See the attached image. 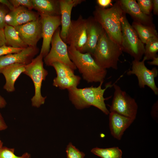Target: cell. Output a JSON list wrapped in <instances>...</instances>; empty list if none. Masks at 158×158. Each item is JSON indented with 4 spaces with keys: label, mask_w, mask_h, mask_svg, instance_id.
Here are the masks:
<instances>
[{
    "label": "cell",
    "mask_w": 158,
    "mask_h": 158,
    "mask_svg": "<svg viewBox=\"0 0 158 158\" xmlns=\"http://www.w3.org/2000/svg\"><path fill=\"white\" fill-rule=\"evenodd\" d=\"M104 81L100 83L97 87H90L83 88L73 87L68 90L70 100L77 109H81L93 106L97 107L106 115L109 114V111L107 108L105 103L106 99L104 97L106 90L113 86L109 82L105 88H102Z\"/></svg>",
    "instance_id": "1"
},
{
    "label": "cell",
    "mask_w": 158,
    "mask_h": 158,
    "mask_svg": "<svg viewBox=\"0 0 158 158\" xmlns=\"http://www.w3.org/2000/svg\"><path fill=\"white\" fill-rule=\"evenodd\" d=\"M114 92L109 112L116 113L134 120L138 106L135 100L118 85L114 84Z\"/></svg>",
    "instance_id": "7"
},
{
    "label": "cell",
    "mask_w": 158,
    "mask_h": 158,
    "mask_svg": "<svg viewBox=\"0 0 158 158\" xmlns=\"http://www.w3.org/2000/svg\"><path fill=\"white\" fill-rule=\"evenodd\" d=\"M14 9L9 0H0V28L4 29L7 25L5 20L6 16L10 11Z\"/></svg>",
    "instance_id": "27"
},
{
    "label": "cell",
    "mask_w": 158,
    "mask_h": 158,
    "mask_svg": "<svg viewBox=\"0 0 158 158\" xmlns=\"http://www.w3.org/2000/svg\"><path fill=\"white\" fill-rule=\"evenodd\" d=\"M69 58L88 83L104 81L107 73L106 69L98 65L90 54L82 53L73 46H68Z\"/></svg>",
    "instance_id": "3"
},
{
    "label": "cell",
    "mask_w": 158,
    "mask_h": 158,
    "mask_svg": "<svg viewBox=\"0 0 158 158\" xmlns=\"http://www.w3.org/2000/svg\"><path fill=\"white\" fill-rule=\"evenodd\" d=\"M42 55L40 54L26 65L23 73L32 80L35 87V94L31 99L32 107L39 108L45 103L46 97H43L41 93L42 82L45 80L48 74V71L44 67Z\"/></svg>",
    "instance_id": "5"
},
{
    "label": "cell",
    "mask_w": 158,
    "mask_h": 158,
    "mask_svg": "<svg viewBox=\"0 0 158 158\" xmlns=\"http://www.w3.org/2000/svg\"><path fill=\"white\" fill-rule=\"evenodd\" d=\"M9 1L14 8L22 6L30 10L33 8L32 0H10Z\"/></svg>",
    "instance_id": "31"
},
{
    "label": "cell",
    "mask_w": 158,
    "mask_h": 158,
    "mask_svg": "<svg viewBox=\"0 0 158 158\" xmlns=\"http://www.w3.org/2000/svg\"><path fill=\"white\" fill-rule=\"evenodd\" d=\"M112 1L111 0H97V2L99 6L105 8L110 6H111L113 5Z\"/></svg>",
    "instance_id": "33"
},
{
    "label": "cell",
    "mask_w": 158,
    "mask_h": 158,
    "mask_svg": "<svg viewBox=\"0 0 158 158\" xmlns=\"http://www.w3.org/2000/svg\"><path fill=\"white\" fill-rule=\"evenodd\" d=\"M148 63L151 65L158 66V56H157L152 59V61H149Z\"/></svg>",
    "instance_id": "39"
},
{
    "label": "cell",
    "mask_w": 158,
    "mask_h": 158,
    "mask_svg": "<svg viewBox=\"0 0 158 158\" xmlns=\"http://www.w3.org/2000/svg\"><path fill=\"white\" fill-rule=\"evenodd\" d=\"M33 8L40 16H61L59 0H32Z\"/></svg>",
    "instance_id": "20"
},
{
    "label": "cell",
    "mask_w": 158,
    "mask_h": 158,
    "mask_svg": "<svg viewBox=\"0 0 158 158\" xmlns=\"http://www.w3.org/2000/svg\"><path fill=\"white\" fill-rule=\"evenodd\" d=\"M146 60L144 57L141 61L134 60L132 62L131 70L128 71V75H135L137 77L138 85L140 88H144L145 86L150 87L156 95H158V88L156 86L155 78L158 75V70L156 67L151 70L148 69L145 65Z\"/></svg>",
    "instance_id": "9"
},
{
    "label": "cell",
    "mask_w": 158,
    "mask_h": 158,
    "mask_svg": "<svg viewBox=\"0 0 158 158\" xmlns=\"http://www.w3.org/2000/svg\"><path fill=\"white\" fill-rule=\"evenodd\" d=\"M36 13L27 8L20 6L10 11L6 15V24L14 27L20 25L37 19L40 17Z\"/></svg>",
    "instance_id": "15"
},
{
    "label": "cell",
    "mask_w": 158,
    "mask_h": 158,
    "mask_svg": "<svg viewBox=\"0 0 158 158\" xmlns=\"http://www.w3.org/2000/svg\"><path fill=\"white\" fill-rule=\"evenodd\" d=\"M85 1L83 0H59L61 28L60 36L64 42L71 20L73 8Z\"/></svg>",
    "instance_id": "17"
},
{
    "label": "cell",
    "mask_w": 158,
    "mask_h": 158,
    "mask_svg": "<svg viewBox=\"0 0 158 158\" xmlns=\"http://www.w3.org/2000/svg\"><path fill=\"white\" fill-rule=\"evenodd\" d=\"M122 32L121 47L123 51L129 54L134 60L140 61L145 51V46L124 13L121 18Z\"/></svg>",
    "instance_id": "6"
},
{
    "label": "cell",
    "mask_w": 158,
    "mask_h": 158,
    "mask_svg": "<svg viewBox=\"0 0 158 158\" xmlns=\"http://www.w3.org/2000/svg\"><path fill=\"white\" fill-rule=\"evenodd\" d=\"M124 13L119 0L116 1L109 8L96 6L93 13L94 18L100 24L109 37L121 47V18Z\"/></svg>",
    "instance_id": "2"
},
{
    "label": "cell",
    "mask_w": 158,
    "mask_h": 158,
    "mask_svg": "<svg viewBox=\"0 0 158 158\" xmlns=\"http://www.w3.org/2000/svg\"><path fill=\"white\" fill-rule=\"evenodd\" d=\"M26 65L16 63L0 69V73L4 76L6 80V83L3 87L4 89L8 92L15 90V82L20 74L25 71Z\"/></svg>",
    "instance_id": "19"
},
{
    "label": "cell",
    "mask_w": 158,
    "mask_h": 158,
    "mask_svg": "<svg viewBox=\"0 0 158 158\" xmlns=\"http://www.w3.org/2000/svg\"><path fill=\"white\" fill-rule=\"evenodd\" d=\"M109 126L112 135L115 138L120 140L125 131L135 120L116 113L110 112Z\"/></svg>",
    "instance_id": "18"
},
{
    "label": "cell",
    "mask_w": 158,
    "mask_h": 158,
    "mask_svg": "<svg viewBox=\"0 0 158 158\" xmlns=\"http://www.w3.org/2000/svg\"><path fill=\"white\" fill-rule=\"evenodd\" d=\"M4 31L6 45L18 48L24 49L28 47L21 40L14 27L6 25Z\"/></svg>",
    "instance_id": "22"
},
{
    "label": "cell",
    "mask_w": 158,
    "mask_h": 158,
    "mask_svg": "<svg viewBox=\"0 0 158 158\" xmlns=\"http://www.w3.org/2000/svg\"><path fill=\"white\" fill-rule=\"evenodd\" d=\"M153 13L154 14L157 15L158 14V0H152Z\"/></svg>",
    "instance_id": "37"
},
{
    "label": "cell",
    "mask_w": 158,
    "mask_h": 158,
    "mask_svg": "<svg viewBox=\"0 0 158 158\" xmlns=\"http://www.w3.org/2000/svg\"><path fill=\"white\" fill-rule=\"evenodd\" d=\"M20 37L28 47H35L42 38L41 17L37 19L15 27Z\"/></svg>",
    "instance_id": "11"
},
{
    "label": "cell",
    "mask_w": 158,
    "mask_h": 158,
    "mask_svg": "<svg viewBox=\"0 0 158 158\" xmlns=\"http://www.w3.org/2000/svg\"><path fill=\"white\" fill-rule=\"evenodd\" d=\"M119 1L124 12L130 15L134 21L145 25H154L152 15L144 14L140 9L135 0H120Z\"/></svg>",
    "instance_id": "16"
},
{
    "label": "cell",
    "mask_w": 158,
    "mask_h": 158,
    "mask_svg": "<svg viewBox=\"0 0 158 158\" xmlns=\"http://www.w3.org/2000/svg\"><path fill=\"white\" fill-rule=\"evenodd\" d=\"M4 29L0 28V47L6 45Z\"/></svg>",
    "instance_id": "36"
},
{
    "label": "cell",
    "mask_w": 158,
    "mask_h": 158,
    "mask_svg": "<svg viewBox=\"0 0 158 158\" xmlns=\"http://www.w3.org/2000/svg\"><path fill=\"white\" fill-rule=\"evenodd\" d=\"M40 16L42 24L43 42L40 54L44 57L49 51L50 44L54 33L61 24V16Z\"/></svg>",
    "instance_id": "12"
},
{
    "label": "cell",
    "mask_w": 158,
    "mask_h": 158,
    "mask_svg": "<svg viewBox=\"0 0 158 158\" xmlns=\"http://www.w3.org/2000/svg\"><path fill=\"white\" fill-rule=\"evenodd\" d=\"M131 25L144 44H146L151 40L158 37V33L154 25H145L133 21Z\"/></svg>",
    "instance_id": "21"
},
{
    "label": "cell",
    "mask_w": 158,
    "mask_h": 158,
    "mask_svg": "<svg viewBox=\"0 0 158 158\" xmlns=\"http://www.w3.org/2000/svg\"><path fill=\"white\" fill-rule=\"evenodd\" d=\"M3 142L0 139V149L3 146Z\"/></svg>",
    "instance_id": "40"
},
{
    "label": "cell",
    "mask_w": 158,
    "mask_h": 158,
    "mask_svg": "<svg viewBox=\"0 0 158 158\" xmlns=\"http://www.w3.org/2000/svg\"><path fill=\"white\" fill-rule=\"evenodd\" d=\"M158 100L153 105L151 111V115L155 119L158 118Z\"/></svg>",
    "instance_id": "34"
},
{
    "label": "cell",
    "mask_w": 158,
    "mask_h": 158,
    "mask_svg": "<svg viewBox=\"0 0 158 158\" xmlns=\"http://www.w3.org/2000/svg\"><path fill=\"white\" fill-rule=\"evenodd\" d=\"M6 105L7 102L6 100L3 97L0 95V108H4Z\"/></svg>",
    "instance_id": "38"
},
{
    "label": "cell",
    "mask_w": 158,
    "mask_h": 158,
    "mask_svg": "<svg viewBox=\"0 0 158 158\" xmlns=\"http://www.w3.org/2000/svg\"><path fill=\"white\" fill-rule=\"evenodd\" d=\"M56 71L57 77H64L74 75V70L67 65L59 62H55L51 65Z\"/></svg>",
    "instance_id": "26"
},
{
    "label": "cell",
    "mask_w": 158,
    "mask_h": 158,
    "mask_svg": "<svg viewBox=\"0 0 158 158\" xmlns=\"http://www.w3.org/2000/svg\"><path fill=\"white\" fill-rule=\"evenodd\" d=\"M67 158H84L85 154L80 151L71 142L67 145L66 148Z\"/></svg>",
    "instance_id": "29"
},
{
    "label": "cell",
    "mask_w": 158,
    "mask_h": 158,
    "mask_svg": "<svg viewBox=\"0 0 158 158\" xmlns=\"http://www.w3.org/2000/svg\"><path fill=\"white\" fill-rule=\"evenodd\" d=\"M60 31L59 27L54 33L51 42V49L44 57V63L47 65L51 66L54 62H59L75 70L76 68L69 56L68 46L61 37Z\"/></svg>",
    "instance_id": "8"
},
{
    "label": "cell",
    "mask_w": 158,
    "mask_h": 158,
    "mask_svg": "<svg viewBox=\"0 0 158 158\" xmlns=\"http://www.w3.org/2000/svg\"><path fill=\"white\" fill-rule=\"evenodd\" d=\"M81 80L80 77L77 75L64 77H56L53 80V85L62 89L77 87Z\"/></svg>",
    "instance_id": "23"
},
{
    "label": "cell",
    "mask_w": 158,
    "mask_h": 158,
    "mask_svg": "<svg viewBox=\"0 0 158 158\" xmlns=\"http://www.w3.org/2000/svg\"><path fill=\"white\" fill-rule=\"evenodd\" d=\"M91 152L101 158H122V152L118 147L106 148L95 147Z\"/></svg>",
    "instance_id": "24"
},
{
    "label": "cell",
    "mask_w": 158,
    "mask_h": 158,
    "mask_svg": "<svg viewBox=\"0 0 158 158\" xmlns=\"http://www.w3.org/2000/svg\"><path fill=\"white\" fill-rule=\"evenodd\" d=\"M123 52L122 47L112 40L103 29L92 56L101 67L117 70Z\"/></svg>",
    "instance_id": "4"
},
{
    "label": "cell",
    "mask_w": 158,
    "mask_h": 158,
    "mask_svg": "<svg viewBox=\"0 0 158 158\" xmlns=\"http://www.w3.org/2000/svg\"><path fill=\"white\" fill-rule=\"evenodd\" d=\"M137 3L141 11L147 15H151L152 10L153 3L152 0H138Z\"/></svg>",
    "instance_id": "30"
},
{
    "label": "cell",
    "mask_w": 158,
    "mask_h": 158,
    "mask_svg": "<svg viewBox=\"0 0 158 158\" xmlns=\"http://www.w3.org/2000/svg\"><path fill=\"white\" fill-rule=\"evenodd\" d=\"M39 52L37 47H28L20 51L0 56V69L16 63L28 64Z\"/></svg>",
    "instance_id": "13"
},
{
    "label": "cell",
    "mask_w": 158,
    "mask_h": 158,
    "mask_svg": "<svg viewBox=\"0 0 158 158\" xmlns=\"http://www.w3.org/2000/svg\"><path fill=\"white\" fill-rule=\"evenodd\" d=\"M158 51V37L153 39L146 44L145 46L144 57L146 60L152 59L157 56Z\"/></svg>",
    "instance_id": "25"
},
{
    "label": "cell",
    "mask_w": 158,
    "mask_h": 158,
    "mask_svg": "<svg viewBox=\"0 0 158 158\" xmlns=\"http://www.w3.org/2000/svg\"><path fill=\"white\" fill-rule=\"evenodd\" d=\"M7 128L8 126L0 111V131L5 130Z\"/></svg>",
    "instance_id": "35"
},
{
    "label": "cell",
    "mask_w": 158,
    "mask_h": 158,
    "mask_svg": "<svg viewBox=\"0 0 158 158\" xmlns=\"http://www.w3.org/2000/svg\"><path fill=\"white\" fill-rule=\"evenodd\" d=\"M24 49L15 48L6 45H4L0 47V56L10 54L18 53Z\"/></svg>",
    "instance_id": "32"
},
{
    "label": "cell",
    "mask_w": 158,
    "mask_h": 158,
    "mask_svg": "<svg viewBox=\"0 0 158 158\" xmlns=\"http://www.w3.org/2000/svg\"><path fill=\"white\" fill-rule=\"evenodd\" d=\"M14 148H11L5 146H2L0 149V158H31V154L25 152L20 156L16 155L14 154Z\"/></svg>",
    "instance_id": "28"
},
{
    "label": "cell",
    "mask_w": 158,
    "mask_h": 158,
    "mask_svg": "<svg viewBox=\"0 0 158 158\" xmlns=\"http://www.w3.org/2000/svg\"><path fill=\"white\" fill-rule=\"evenodd\" d=\"M87 39L86 19L80 15L77 20H71L64 42L83 53Z\"/></svg>",
    "instance_id": "10"
},
{
    "label": "cell",
    "mask_w": 158,
    "mask_h": 158,
    "mask_svg": "<svg viewBox=\"0 0 158 158\" xmlns=\"http://www.w3.org/2000/svg\"><path fill=\"white\" fill-rule=\"evenodd\" d=\"M86 21L87 39L82 53H88L92 56L103 29L93 17H89Z\"/></svg>",
    "instance_id": "14"
}]
</instances>
